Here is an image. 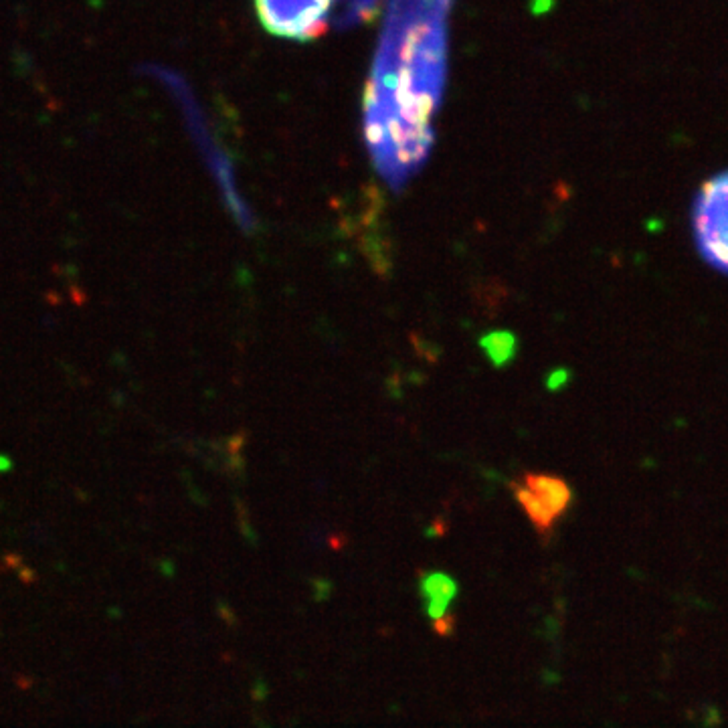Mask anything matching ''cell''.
Masks as SVG:
<instances>
[{
  "instance_id": "obj_7",
  "label": "cell",
  "mask_w": 728,
  "mask_h": 728,
  "mask_svg": "<svg viewBox=\"0 0 728 728\" xmlns=\"http://www.w3.org/2000/svg\"><path fill=\"white\" fill-rule=\"evenodd\" d=\"M568 377H570V372H568L566 368H556V370H552V372L548 374V379H546L548 390H559V388H563V386L568 383Z\"/></svg>"
},
{
  "instance_id": "obj_5",
  "label": "cell",
  "mask_w": 728,
  "mask_h": 728,
  "mask_svg": "<svg viewBox=\"0 0 728 728\" xmlns=\"http://www.w3.org/2000/svg\"><path fill=\"white\" fill-rule=\"evenodd\" d=\"M510 490H512L514 500H516L518 506L524 510V514L528 516L530 524L534 526L536 534H538L540 538H548V536L552 534L556 522L561 520V516H559L550 506H546L530 487H526V485L520 482V478L514 480V482L510 484Z\"/></svg>"
},
{
  "instance_id": "obj_6",
  "label": "cell",
  "mask_w": 728,
  "mask_h": 728,
  "mask_svg": "<svg viewBox=\"0 0 728 728\" xmlns=\"http://www.w3.org/2000/svg\"><path fill=\"white\" fill-rule=\"evenodd\" d=\"M480 346L485 352V356L490 358V363L496 368H502L514 361V356L518 352V338L508 330H496V332H490V334L482 336Z\"/></svg>"
},
{
  "instance_id": "obj_1",
  "label": "cell",
  "mask_w": 728,
  "mask_h": 728,
  "mask_svg": "<svg viewBox=\"0 0 728 728\" xmlns=\"http://www.w3.org/2000/svg\"><path fill=\"white\" fill-rule=\"evenodd\" d=\"M395 2V0H390ZM263 24L289 39H312L332 24H354L377 13L381 0H257Z\"/></svg>"
},
{
  "instance_id": "obj_4",
  "label": "cell",
  "mask_w": 728,
  "mask_h": 728,
  "mask_svg": "<svg viewBox=\"0 0 728 728\" xmlns=\"http://www.w3.org/2000/svg\"><path fill=\"white\" fill-rule=\"evenodd\" d=\"M520 482L530 487L546 506H550L561 518L568 512V508L572 506L575 494L572 487L568 485L566 480L554 473H540V471H524L520 476Z\"/></svg>"
},
{
  "instance_id": "obj_3",
  "label": "cell",
  "mask_w": 728,
  "mask_h": 728,
  "mask_svg": "<svg viewBox=\"0 0 728 728\" xmlns=\"http://www.w3.org/2000/svg\"><path fill=\"white\" fill-rule=\"evenodd\" d=\"M419 591L425 599V613L433 621L439 635H449L453 631V617L449 613L451 603L457 597V583L441 570L423 572L419 579Z\"/></svg>"
},
{
  "instance_id": "obj_2",
  "label": "cell",
  "mask_w": 728,
  "mask_h": 728,
  "mask_svg": "<svg viewBox=\"0 0 728 728\" xmlns=\"http://www.w3.org/2000/svg\"><path fill=\"white\" fill-rule=\"evenodd\" d=\"M692 225L698 253L714 269L728 273V170L700 186Z\"/></svg>"
}]
</instances>
